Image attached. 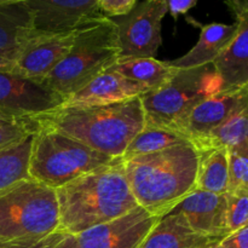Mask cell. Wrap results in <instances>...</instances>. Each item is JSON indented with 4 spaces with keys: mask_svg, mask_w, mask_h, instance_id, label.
<instances>
[{
    "mask_svg": "<svg viewBox=\"0 0 248 248\" xmlns=\"http://www.w3.org/2000/svg\"><path fill=\"white\" fill-rule=\"evenodd\" d=\"M60 232L77 235L127 215L137 201L126 179L123 159L56 189Z\"/></svg>",
    "mask_w": 248,
    "mask_h": 248,
    "instance_id": "cell-2",
    "label": "cell"
},
{
    "mask_svg": "<svg viewBox=\"0 0 248 248\" xmlns=\"http://www.w3.org/2000/svg\"><path fill=\"white\" fill-rule=\"evenodd\" d=\"M166 14V0H145L126 16L111 18L118 26L120 58H155Z\"/></svg>",
    "mask_w": 248,
    "mask_h": 248,
    "instance_id": "cell-8",
    "label": "cell"
},
{
    "mask_svg": "<svg viewBox=\"0 0 248 248\" xmlns=\"http://www.w3.org/2000/svg\"><path fill=\"white\" fill-rule=\"evenodd\" d=\"M19 50H21V46L11 48V50L0 51V72H12L17 57H18Z\"/></svg>",
    "mask_w": 248,
    "mask_h": 248,
    "instance_id": "cell-32",
    "label": "cell"
},
{
    "mask_svg": "<svg viewBox=\"0 0 248 248\" xmlns=\"http://www.w3.org/2000/svg\"><path fill=\"white\" fill-rule=\"evenodd\" d=\"M110 69L143 85L149 91H155L166 85L179 70L169 62L157 61L156 58H119Z\"/></svg>",
    "mask_w": 248,
    "mask_h": 248,
    "instance_id": "cell-20",
    "label": "cell"
},
{
    "mask_svg": "<svg viewBox=\"0 0 248 248\" xmlns=\"http://www.w3.org/2000/svg\"><path fill=\"white\" fill-rule=\"evenodd\" d=\"M96 152L121 159L131 140L143 130L145 113L140 97L107 106H61L34 119Z\"/></svg>",
    "mask_w": 248,
    "mask_h": 248,
    "instance_id": "cell-3",
    "label": "cell"
},
{
    "mask_svg": "<svg viewBox=\"0 0 248 248\" xmlns=\"http://www.w3.org/2000/svg\"><path fill=\"white\" fill-rule=\"evenodd\" d=\"M228 234L248 224V193H227Z\"/></svg>",
    "mask_w": 248,
    "mask_h": 248,
    "instance_id": "cell-26",
    "label": "cell"
},
{
    "mask_svg": "<svg viewBox=\"0 0 248 248\" xmlns=\"http://www.w3.org/2000/svg\"><path fill=\"white\" fill-rule=\"evenodd\" d=\"M199 160L191 143L123 160L137 205L159 219L170 215L196 189Z\"/></svg>",
    "mask_w": 248,
    "mask_h": 248,
    "instance_id": "cell-1",
    "label": "cell"
},
{
    "mask_svg": "<svg viewBox=\"0 0 248 248\" xmlns=\"http://www.w3.org/2000/svg\"><path fill=\"white\" fill-rule=\"evenodd\" d=\"M119 58L118 26L102 16L77 29L70 51L44 82L65 101L113 67Z\"/></svg>",
    "mask_w": 248,
    "mask_h": 248,
    "instance_id": "cell-4",
    "label": "cell"
},
{
    "mask_svg": "<svg viewBox=\"0 0 248 248\" xmlns=\"http://www.w3.org/2000/svg\"><path fill=\"white\" fill-rule=\"evenodd\" d=\"M116 160L120 159H113L64 133L38 125L29 159V178L56 190Z\"/></svg>",
    "mask_w": 248,
    "mask_h": 248,
    "instance_id": "cell-5",
    "label": "cell"
},
{
    "mask_svg": "<svg viewBox=\"0 0 248 248\" xmlns=\"http://www.w3.org/2000/svg\"><path fill=\"white\" fill-rule=\"evenodd\" d=\"M237 24V33L227 50L213 62L222 90L248 84V0L225 1Z\"/></svg>",
    "mask_w": 248,
    "mask_h": 248,
    "instance_id": "cell-15",
    "label": "cell"
},
{
    "mask_svg": "<svg viewBox=\"0 0 248 248\" xmlns=\"http://www.w3.org/2000/svg\"><path fill=\"white\" fill-rule=\"evenodd\" d=\"M137 4V0H97V6L101 14L108 18L126 16L135 9Z\"/></svg>",
    "mask_w": 248,
    "mask_h": 248,
    "instance_id": "cell-29",
    "label": "cell"
},
{
    "mask_svg": "<svg viewBox=\"0 0 248 248\" xmlns=\"http://www.w3.org/2000/svg\"><path fill=\"white\" fill-rule=\"evenodd\" d=\"M216 242L193 232L181 216L170 213L157 220L138 248H210Z\"/></svg>",
    "mask_w": 248,
    "mask_h": 248,
    "instance_id": "cell-18",
    "label": "cell"
},
{
    "mask_svg": "<svg viewBox=\"0 0 248 248\" xmlns=\"http://www.w3.org/2000/svg\"><path fill=\"white\" fill-rule=\"evenodd\" d=\"M248 140V102L196 145L199 152L229 148Z\"/></svg>",
    "mask_w": 248,
    "mask_h": 248,
    "instance_id": "cell-24",
    "label": "cell"
},
{
    "mask_svg": "<svg viewBox=\"0 0 248 248\" xmlns=\"http://www.w3.org/2000/svg\"><path fill=\"white\" fill-rule=\"evenodd\" d=\"M217 248H248V224L223 237Z\"/></svg>",
    "mask_w": 248,
    "mask_h": 248,
    "instance_id": "cell-30",
    "label": "cell"
},
{
    "mask_svg": "<svg viewBox=\"0 0 248 248\" xmlns=\"http://www.w3.org/2000/svg\"><path fill=\"white\" fill-rule=\"evenodd\" d=\"M198 178L195 190L208 191L213 194L228 193L229 186V159L227 148L199 152Z\"/></svg>",
    "mask_w": 248,
    "mask_h": 248,
    "instance_id": "cell-21",
    "label": "cell"
},
{
    "mask_svg": "<svg viewBox=\"0 0 248 248\" xmlns=\"http://www.w3.org/2000/svg\"><path fill=\"white\" fill-rule=\"evenodd\" d=\"M246 102H248V84L220 90L194 108L184 123L181 133L196 147Z\"/></svg>",
    "mask_w": 248,
    "mask_h": 248,
    "instance_id": "cell-13",
    "label": "cell"
},
{
    "mask_svg": "<svg viewBox=\"0 0 248 248\" xmlns=\"http://www.w3.org/2000/svg\"><path fill=\"white\" fill-rule=\"evenodd\" d=\"M227 149L229 159L228 193H248V140Z\"/></svg>",
    "mask_w": 248,
    "mask_h": 248,
    "instance_id": "cell-25",
    "label": "cell"
},
{
    "mask_svg": "<svg viewBox=\"0 0 248 248\" xmlns=\"http://www.w3.org/2000/svg\"><path fill=\"white\" fill-rule=\"evenodd\" d=\"M218 242H219V241H218ZM218 242H216V244L212 245V246H211L210 248H217V244H218Z\"/></svg>",
    "mask_w": 248,
    "mask_h": 248,
    "instance_id": "cell-34",
    "label": "cell"
},
{
    "mask_svg": "<svg viewBox=\"0 0 248 248\" xmlns=\"http://www.w3.org/2000/svg\"><path fill=\"white\" fill-rule=\"evenodd\" d=\"M188 143H191L189 138L177 131L145 124L143 130L131 140L121 159L127 160L131 157L152 154L167 148L176 147L179 144H188Z\"/></svg>",
    "mask_w": 248,
    "mask_h": 248,
    "instance_id": "cell-23",
    "label": "cell"
},
{
    "mask_svg": "<svg viewBox=\"0 0 248 248\" xmlns=\"http://www.w3.org/2000/svg\"><path fill=\"white\" fill-rule=\"evenodd\" d=\"M149 90L138 82L119 74L115 70H106L94 78L80 91L64 101L65 106H107L140 97Z\"/></svg>",
    "mask_w": 248,
    "mask_h": 248,
    "instance_id": "cell-16",
    "label": "cell"
},
{
    "mask_svg": "<svg viewBox=\"0 0 248 248\" xmlns=\"http://www.w3.org/2000/svg\"><path fill=\"white\" fill-rule=\"evenodd\" d=\"M58 229L56 190L28 178L0 194V241L43 239Z\"/></svg>",
    "mask_w": 248,
    "mask_h": 248,
    "instance_id": "cell-6",
    "label": "cell"
},
{
    "mask_svg": "<svg viewBox=\"0 0 248 248\" xmlns=\"http://www.w3.org/2000/svg\"><path fill=\"white\" fill-rule=\"evenodd\" d=\"M33 36L26 0H0V51L19 47Z\"/></svg>",
    "mask_w": 248,
    "mask_h": 248,
    "instance_id": "cell-19",
    "label": "cell"
},
{
    "mask_svg": "<svg viewBox=\"0 0 248 248\" xmlns=\"http://www.w3.org/2000/svg\"><path fill=\"white\" fill-rule=\"evenodd\" d=\"M19 120H26V119H19V118H15V116L9 115L6 113H2L0 111V125L1 124H9V123H15V121H19Z\"/></svg>",
    "mask_w": 248,
    "mask_h": 248,
    "instance_id": "cell-33",
    "label": "cell"
},
{
    "mask_svg": "<svg viewBox=\"0 0 248 248\" xmlns=\"http://www.w3.org/2000/svg\"><path fill=\"white\" fill-rule=\"evenodd\" d=\"M64 99L48 87L15 74L0 72V111L19 119H35L63 106Z\"/></svg>",
    "mask_w": 248,
    "mask_h": 248,
    "instance_id": "cell-10",
    "label": "cell"
},
{
    "mask_svg": "<svg viewBox=\"0 0 248 248\" xmlns=\"http://www.w3.org/2000/svg\"><path fill=\"white\" fill-rule=\"evenodd\" d=\"M196 234L220 241L227 236V196L225 194L194 190L173 211Z\"/></svg>",
    "mask_w": 248,
    "mask_h": 248,
    "instance_id": "cell-14",
    "label": "cell"
},
{
    "mask_svg": "<svg viewBox=\"0 0 248 248\" xmlns=\"http://www.w3.org/2000/svg\"><path fill=\"white\" fill-rule=\"evenodd\" d=\"M34 35L72 33L103 15L97 0H26Z\"/></svg>",
    "mask_w": 248,
    "mask_h": 248,
    "instance_id": "cell-11",
    "label": "cell"
},
{
    "mask_svg": "<svg viewBox=\"0 0 248 248\" xmlns=\"http://www.w3.org/2000/svg\"><path fill=\"white\" fill-rule=\"evenodd\" d=\"M167 12L172 15L173 18H178L181 15H186L189 10L198 5L196 0H166Z\"/></svg>",
    "mask_w": 248,
    "mask_h": 248,
    "instance_id": "cell-31",
    "label": "cell"
},
{
    "mask_svg": "<svg viewBox=\"0 0 248 248\" xmlns=\"http://www.w3.org/2000/svg\"><path fill=\"white\" fill-rule=\"evenodd\" d=\"M159 218L142 207L77 235H65L55 248H138Z\"/></svg>",
    "mask_w": 248,
    "mask_h": 248,
    "instance_id": "cell-9",
    "label": "cell"
},
{
    "mask_svg": "<svg viewBox=\"0 0 248 248\" xmlns=\"http://www.w3.org/2000/svg\"><path fill=\"white\" fill-rule=\"evenodd\" d=\"M220 90L222 81L213 64L179 69L166 85L140 96L145 124L181 133L194 108Z\"/></svg>",
    "mask_w": 248,
    "mask_h": 248,
    "instance_id": "cell-7",
    "label": "cell"
},
{
    "mask_svg": "<svg viewBox=\"0 0 248 248\" xmlns=\"http://www.w3.org/2000/svg\"><path fill=\"white\" fill-rule=\"evenodd\" d=\"M75 31L34 35L21 46L12 73L44 82L70 51L74 44Z\"/></svg>",
    "mask_w": 248,
    "mask_h": 248,
    "instance_id": "cell-12",
    "label": "cell"
},
{
    "mask_svg": "<svg viewBox=\"0 0 248 248\" xmlns=\"http://www.w3.org/2000/svg\"><path fill=\"white\" fill-rule=\"evenodd\" d=\"M200 27V38L195 46L182 57L169 61L170 64L178 69H190L213 64L232 44L237 33L236 23H210Z\"/></svg>",
    "mask_w": 248,
    "mask_h": 248,
    "instance_id": "cell-17",
    "label": "cell"
},
{
    "mask_svg": "<svg viewBox=\"0 0 248 248\" xmlns=\"http://www.w3.org/2000/svg\"><path fill=\"white\" fill-rule=\"evenodd\" d=\"M34 133L0 150V194L29 178Z\"/></svg>",
    "mask_w": 248,
    "mask_h": 248,
    "instance_id": "cell-22",
    "label": "cell"
},
{
    "mask_svg": "<svg viewBox=\"0 0 248 248\" xmlns=\"http://www.w3.org/2000/svg\"><path fill=\"white\" fill-rule=\"evenodd\" d=\"M36 128H38V125L34 119L1 124L0 125V150L31 135L35 132Z\"/></svg>",
    "mask_w": 248,
    "mask_h": 248,
    "instance_id": "cell-27",
    "label": "cell"
},
{
    "mask_svg": "<svg viewBox=\"0 0 248 248\" xmlns=\"http://www.w3.org/2000/svg\"><path fill=\"white\" fill-rule=\"evenodd\" d=\"M65 232H56L43 239L19 240V241H0V248H55L64 239Z\"/></svg>",
    "mask_w": 248,
    "mask_h": 248,
    "instance_id": "cell-28",
    "label": "cell"
}]
</instances>
